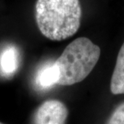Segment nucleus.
I'll return each instance as SVG.
<instances>
[{
	"mask_svg": "<svg viewBox=\"0 0 124 124\" xmlns=\"http://www.w3.org/2000/svg\"><path fill=\"white\" fill-rule=\"evenodd\" d=\"M59 74L55 62H47L36 73L35 83L39 90H48L57 85Z\"/></svg>",
	"mask_w": 124,
	"mask_h": 124,
	"instance_id": "obj_4",
	"label": "nucleus"
},
{
	"mask_svg": "<svg viewBox=\"0 0 124 124\" xmlns=\"http://www.w3.org/2000/svg\"><path fill=\"white\" fill-rule=\"evenodd\" d=\"M19 52L13 46L6 47L0 54V71L6 76L12 75L19 67Z\"/></svg>",
	"mask_w": 124,
	"mask_h": 124,
	"instance_id": "obj_5",
	"label": "nucleus"
},
{
	"mask_svg": "<svg viewBox=\"0 0 124 124\" xmlns=\"http://www.w3.org/2000/svg\"><path fill=\"white\" fill-rule=\"evenodd\" d=\"M36 20L39 31L53 41L73 36L81 25L79 0H37Z\"/></svg>",
	"mask_w": 124,
	"mask_h": 124,
	"instance_id": "obj_1",
	"label": "nucleus"
},
{
	"mask_svg": "<svg viewBox=\"0 0 124 124\" xmlns=\"http://www.w3.org/2000/svg\"><path fill=\"white\" fill-rule=\"evenodd\" d=\"M68 114L67 107L62 102L56 99L48 100L36 110L34 124H65Z\"/></svg>",
	"mask_w": 124,
	"mask_h": 124,
	"instance_id": "obj_3",
	"label": "nucleus"
},
{
	"mask_svg": "<svg viewBox=\"0 0 124 124\" xmlns=\"http://www.w3.org/2000/svg\"><path fill=\"white\" fill-rule=\"evenodd\" d=\"M100 54L99 46L90 39L81 37L73 40L54 62L59 74L57 85L70 86L84 80L96 66Z\"/></svg>",
	"mask_w": 124,
	"mask_h": 124,
	"instance_id": "obj_2",
	"label": "nucleus"
},
{
	"mask_svg": "<svg viewBox=\"0 0 124 124\" xmlns=\"http://www.w3.org/2000/svg\"><path fill=\"white\" fill-rule=\"evenodd\" d=\"M110 91L114 94H124V43L118 54L110 82Z\"/></svg>",
	"mask_w": 124,
	"mask_h": 124,
	"instance_id": "obj_6",
	"label": "nucleus"
},
{
	"mask_svg": "<svg viewBox=\"0 0 124 124\" xmlns=\"http://www.w3.org/2000/svg\"><path fill=\"white\" fill-rule=\"evenodd\" d=\"M106 124H124V102L114 110Z\"/></svg>",
	"mask_w": 124,
	"mask_h": 124,
	"instance_id": "obj_7",
	"label": "nucleus"
},
{
	"mask_svg": "<svg viewBox=\"0 0 124 124\" xmlns=\"http://www.w3.org/2000/svg\"><path fill=\"white\" fill-rule=\"evenodd\" d=\"M0 124H3V123H0Z\"/></svg>",
	"mask_w": 124,
	"mask_h": 124,
	"instance_id": "obj_8",
	"label": "nucleus"
}]
</instances>
